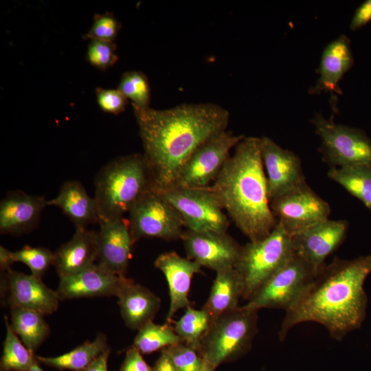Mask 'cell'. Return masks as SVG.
I'll use <instances>...</instances> for the list:
<instances>
[{
    "mask_svg": "<svg viewBox=\"0 0 371 371\" xmlns=\"http://www.w3.org/2000/svg\"><path fill=\"white\" fill-rule=\"evenodd\" d=\"M144 148L150 188L164 192L174 188L194 151L225 131L229 113L212 102L186 103L157 110L133 106Z\"/></svg>",
    "mask_w": 371,
    "mask_h": 371,
    "instance_id": "obj_1",
    "label": "cell"
},
{
    "mask_svg": "<svg viewBox=\"0 0 371 371\" xmlns=\"http://www.w3.org/2000/svg\"><path fill=\"white\" fill-rule=\"evenodd\" d=\"M371 272V254L352 260L337 257L325 265L297 302L286 311L279 331L283 341L295 326L322 324L341 341L363 323L368 305L363 284Z\"/></svg>",
    "mask_w": 371,
    "mask_h": 371,
    "instance_id": "obj_2",
    "label": "cell"
},
{
    "mask_svg": "<svg viewBox=\"0 0 371 371\" xmlns=\"http://www.w3.org/2000/svg\"><path fill=\"white\" fill-rule=\"evenodd\" d=\"M208 188L250 241L266 238L275 228L259 137H245Z\"/></svg>",
    "mask_w": 371,
    "mask_h": 371,
    "instance_id": "obj_3",
    "label": "cell"
},
{
    "mask_svg": "<svg viewBox=\"0 0 371 371\" xmlns=\"http://www.w3.org/2000/svg\"><path fill=\"white\" fill-rule=\"evenodd\" d=\"M95 186L99 223L122 218L150 189L143 154H131L109 162L98 174Z\"/></svg>",
    "mask_w": 371,
    "mask_h": 371,
    "instance_id": "obj_4",
    "label": "cell"
},
{
    "mask_svg": "<svg viewBox=\"0 0 371 371\" xmlns=\"http://www.w3.org/2000/svg\"><path fill=\"white\" fill-rule=\"evenodd\" d=\"M257 332L258 311L239 306L213 321L198 352L216 370L245 355Z\"/></svg>",
    "mask_w": 371,
    "mask_h": 371,
    "instance_id": "obj_5",
    "label": "cell"
},
{
    "mask_svg": "<svg viewBox=\"0 0 371 371\" xmlns=\"http://www.w3.org/2000/svg\"><path fill=\"white\" fill-rule=\"evenodd\" d=\"M294 254L291 236L278 223L266 238L242 246L234 267L243 280V297L249 300Z\"/></svg>",
    "mask_w": 371,
    "mask_h": 371,
    "instance_id": "obj_6",
    "label": "cell"
},
{
    "mask_svg": "<svg viewBox=\"0 0 371 371\" xmlns=\"http://www.w3.org/2000/svg\"><path fill=\"white\" fill-rule=\"evenodd\" d=\"M321 139L322 159L330 168L371 166V139L359 128L337 124L315 113L311 120Z\"/></svg>",
    "mask_w": 371,
    "mask_h": 371,
    "instance_id": "obj_7",
    "label": "cell"
},
{
    "mask_svg": "<svg viewBox=\"0 0 371 371\" xmlns=\"http://www.w3.org/2000/svg\"><path fill=\"white\" fill-rule=\"evenodd\" d=\"M316 276L313 268L294 254L243 306L257 311L263 308H280L286 311L297 302Z\"/></svg>",
    "mask_w": 371,
    "mask_h": 371,
    "instance_id": "obj_8",
    "label": "cell"
},
{
    "mask_svg": "<svg viewBox=\"0 0 371 371\" xmlns=\"http://www.w3.org/2000/svg\"><path fill=\"white\" fill-rule=\"evenodd\" d=\"M128 226L133 243L142 238L181 239L184 227L177 210L164 195L148 190L130 210Z\"/></svg>",
    "mask_w": 371,
    "mask_h": 371,
    "instance_id": "obj_9",
    "label": "cell"
},
{
    "mask_svg": "<svg viewBox=\"0 0 371 371\" xmlns=\"http://www.w3.org/2000/svg\"><path fill=\"white\" fill-rule=\"evenodd\" d=\"M161 193L179 213L187 229L227 232V216L208 187L175 188Z\"/></svg>",
    "mask_w": 371,
    "mask_h": 371,
    "instance_id": "obj_10",
    "label": "cell"
},
{
    "mask_svg": "<svg viewBox=\"0 0 371 371\" xmlns=\"http://www.w3.org/2000/svg\"><path fill=\"white\" fill-rule=\"evenodd\" d=\"M278 223L292 236L328 219L330 207L306 183L292 189L270 202Z\"/></svg>",
    "mask_w": 371,
    "mask_h": 371,
    "instance_id": "obj_11",
    "label": "cell"
},
{
    "mask_svg": "<svg viewBox=\"0 0 371 371\" xmlns=\"http://www.w3.org/2000/svg\"><path fill=\"white\" fill-rule=\"evenodd\" d=\"M244 137L226 130L205 142L186 161L173 188L210 186L229 158V151Z\"/></svg>",
    "mask_w": 371,
    "mask_h": 371,
    "instance_id": "obj_12",
    "label": "cell"
},
{
    "mask_svg": "<svg viewBox=\"0 0 371 371\" xmlns=\"http://www.w3.org/2000/svg\"><path fill=\"white\" fill-rule=\"evenodd\" d=\"M1 293L10 309L25 308L43 315L54 313L60 302L56 291L47 286L41 279L11 268L3 272Z\"/></svg>",
    "mask_w": 371,
    "mask_h": 371,
    "instance_id": "obj_13",
    "label": "cell"
},
{
    "mask_svg": "<svg viewBox=\"0 0 371 371\" xmlns=\"http://www.w3.org/2000/svg\"><path fill=\"white\" fill-rule=\"evenodd\" d=\"M181 240L187 258L215 271L234 267L242 248L227 232L187 229Z\"/></svg>",
    "mask_w": 371,
    "mask_h": 371,
    "instance_id": "obj_14",
    "label": "cell"
},
{
    "mask_svg": "<svg viewBox=\"0 0 371 371\" xmlns=\"http://www.w3.org/2000/svg\"><path fill=\"white\" fill-rule=\"evenodd\" d=\"M260 147L269 202L306 182L296 154L266 136L260 138Z\"/></svg>",
    "mask_w": 371,
    "mask_h": 371,
    "instance_id": "obj_15",
    "label": "cell"
},
{
    "mask_svg": "<svg viewBox=\"0 0 371 371\" xmlns=\"http://www.w3.org/2000/svg\"><path fill=\"white\" fill-rule=\"evenodd\" d=\"M348 223L346 220H326L291 236L295 254L303 258L316 274L326 265V258L346 238Z\"/></svg>",
    "mask_w": 371,
    "mask_h": 371,
    "instance_id": "obj_16",
    "label": "cell"
},
{
    "mask_svg": "<svg viewBox=\"0 0 371 371\" xmlns=\"http://www.w3.org/2000/svg\"><path fill=\"white\" fill-rule=\"evenodd\" d=\"M99 224L96 264L114 274L126 277L132 247L135 244L128 219L122 217L102 221Z\"/></svg>",
    "mask_w": 371,
    "mask_h": 371,
    "instance_id": "obj_17",
    "label": "cell"
},
{
    "mask_svg": "<svg viewBox=\"0 0 371 371\" xmlns=\"http://www.w3.org/2000/svg\"><path fill=\"white\" fill-rule=\"evenodd\" d=\"M130 280L95 264L77 273L60 278L56 292L60 301L83 297H117Z\"/></svg>",
    "mask_w": 371,
    "mask_h": 371,
    "instance_id": "obj_18",
    "label": "cell"
},
{
    "mask_svg": "<svg viewBox=\"0 0 371 371\" xmlns=\"http://www.w3.org/2000/svg\"><path fill=\"white\" fill-rule=\"evenodd\" d=\"M155 267L165 276L168 284L170 306L166 321L170 324L175 314L190 306L189 292L193 276L200 272L201 265L188 258H183L174 251L159 255Z\"/></svg>",
    "mask_w": 371,
    "mask_h": 371,
    "instance_id": "obj_19",
    "label": "cell"
},
{
    "mask_svg": "<svg viewBox=\"0 0 371 371\" xmlns=\"http://www.w3.org/2000/svg\"><path fill=\"white\" fill-rule=\"evenodd\" d=\"M46 206L43 196L22 191L9 192L0 203L1 233L15 235L30 232L36 227Z\"/></svg>",
    "mask_w": 371,
    "mask_h": 371,
    "instance_id": "obj_20",
    "label": "cell"
},
{
    "mask_svg": "<svg viewBox=\"0 0 371 371\" xmlns=\"http://www.w3.org/2000/svg\"><path fill=\"white\" fill-rule=\"evenodd\" d=\"M353 63L350 39L341 34L325 47L318 68L319 78L309 92L311 94L330 93L332 97L341 94L339 82Z\"/></svg>",
    "mask_w": 371,
    "mask_h": 371,
    "instance_id": "obj_21",
    "label": "cell"
},
{
    "mask_svg": "<svg viewBox=\"0 0 371 371\" xmlns=\"http://www.w3.org/2000/svg\"><path fill=\"white\" fill-rule=\"evenodd\" d=\"M54 253L60 278L90 268L98 259V232L76 227L72 238Z\"/></svg>",
    "mask_w": 371,
    "mask_h": 371,
    "instance_id": "obj_22",
    "label": "cell"
},
{
    "mask_svg": "<svg viewBox=\"0 0 371 371\" xmlns=\"http://www.w3.org/2000/svg\"><path fill=\"white\" fill-rule=\"evenodd\" d=\"M117 297L122 317L126 326L132 330H139L153 321L160 308L159 297L132 279L123 286Z\"/></svg>",
    "mask_w": 371,
    "mask_h": 371,
    "instance_id": "obj_23",
    "label": "cell"
},
{
    "mask_svg": "<svg viewBox=\"0 0 371 371\" xmlns=\"http://www.w3.org/2000/svg\"><path fill=\"white\" fill-rule=\"evenodd\" d=\"M47 205L61 209L76 228H87L89 224L99 223L95 200L89 196L82 183L78 181L65 182L58 195L47 201Z\"/></svg>",
    "mask_w": 371,
    "mask_h": 371,
    "instance_id": "obj_24",
    "label": "cell"
},
{
    "mask_svg": "<svg viewBox=\"0 0 371 371\" xmlns=\"http://www.w3.org/2000/svg\"><path fill=\"white\" fill-rule=\"evenodd\" d=\"M216 272L209 297L203 306L213 321L238 308L244 291L243 278L234 267Z\"/></svg>",
    "mask_w": 371,
    "mask_h": 371,
    "instance_id": "obj_25",
    "label": "cell"
},
{
    "mask_svg": "<svg viewBox=\"0 0 371 371\" xmlns=\"http://www.w3.org/2000/svg\"><path fill=\"white\" fill-rule=\"evenodd\" d=\"M108 348L106 336L99 333L93 341H87L67 353L56 357L36 356V359L39 363L58 370L82 371Z\"/></svg>",
    "mask_w": 371,
    "mask_h": 371,
    "instance_id": "obj_26",
    "label": "cell"
},
{
    "mask_svg": "<svg viewBox=\"0 0 371 371\" xmlns=\"http://www.w3.org/2000/svg\"><path fill=\"white\" fill-rule=\"evenodd\" d=\"M44 315L25 308L11 309L10 326L24 345L34 352L46 339L50 328Z\"/></svg>",
    "mask_w": 371,
    "mask_h": 371,
    "instance_id": "obj_27",
    "label": "cell"
},
{
    "mask_svg": "<svg viewBox=\"0 0 371 371\" xmlns=\"http://www.w3.org/2000/svg\"><path fill=\"white\" fill-rule=\"evenodd\" d=\"M328 177L359 199L371 212V166L330 168Z\"/></svg>",
    "mask_w": 371,
    "mask_h": 371,
    "instance_id": "obj_28",
    "label": "cell"
},
{
    "mask_svg": "<svg viewBox=\"0 0 371 371\" xmlns=\"http://www.w3.org/2000/svg\"><path fill=\"white\" fill-rule=\"evenodd\" d=\"M212 322V317L205 309H194L190 305L174 322L173 327L183 344L198 351Z\"/></svg>",
    "mask_w": 371,
    "mask_h": 371,
    "instance_id": "obj_29",
    "label": "cell"
},
{
    "mask_svg": "<svg viewBox=\"0 0 371 371\" xmlns=\"http://www.w3.org/2000/svg\"><path fill=\"white\" fill-rule=\"evenodd\" d=\"M133 346L142 354H150L168 347L183 343L169 323L157 324L150 321L139 330Z\"/></svg>",
    "mask_w": 371,
    "mask_h": 371,
    "instance_id": "obj_30",
    "label": "cell"
},
{
    "mask_svg": "<svg viewBox=\"0 0 371 371\" xmlns=\"http://www.w3.org/2000/svg\"><path fill=\"white\" fill-rule=\"evenodd\" d=\"M6 335L3 345V352L0 361L1 370L28 371L35 363H39L36 356L31 352L13 331L4 316Z\"/></svg>",
    "mask_w": 371,
    "mask_h": 371,
    "instance_id": "obj_31",
    "label": "cell"
},
{
    "mask_svg": "<svg viewBox=\"0 0 371 371\" xmlns=\"http://www.w3.org/2000/svg\"><path fill=\"white\" fill-rule=\"evenodd\" d=\"M117 89L131 100L132 106L142 109L150 107V87L148 78L143 72H124L121 76Z\"/></svg>",
    "mask_w": 371,
    "mask_h": 371,
    "instance_id": "obj_32",
    "label": "cell"
},
{
    "mask_svg": "<svg viewBox=\"0 0 371 371\" xmlns=\"http://www.w3.org/2000/svg\"><path fill=\"white\" fill-rule=\"evenodd\" d=\"M12 260L26 265L31 274L41 279L43 276L54 264V253L43 247L25 245L21 249L12 252Z\"/></svg>",
    "mask_w": 371,
    "mask_h": 371,
    "instance_id": "obj_33",
    "label": "cell"
},
{
    "mask_svg": "<svg viewBox=\"0 0 371 371\" xmlns=\"http://www.w3.org/2000/svg\"><path fill=\"white\" fill-rule=\"evenodd\" d=\"M177 371H201L205 362L198 351L180 343L164 348Z\"/></svg>",
    "mask_w": 371,
    "mask_h": 371,
    "instance_id": "obj_34",
    "label": "cell"
},
{
    "mask_svg": "<svg viewBox=\"0 0 371 371\" xmlns=\"http://www.w3.org/2000/svg\"><path fill=\"white\" fill-rule=\"evenodd\" d=\"M120 28L121 24L113 13L95 14L91 28L82 38L115 43Z\"/></svg>",
    "mask_w": 371,
    "mask_h": 371,
    "instance_id": "obj_35",
    "label": "cell"
},
{
    "mask_svg": "<svg viewBox=\"0 0 371 371\" xmlns=\"http://www.w3.org/2000/svg\"><path fill=\"white\" fill-rule=\"evenodd\" d=\"M86 58L94 67L105 71L118 60L116 45L113 42L92 40L88 44Z\"/></svg>",
    "mask_w": 371,
    "mask_h": 371,
    "instance_id": "obj_36",
    "label": "cell"
},
{
    "mask_svg": "<svg viewBox=\"0 0 371 371\" xmlns=\"http://www.w3.org/2000/svg\"><path fill=\"white\" fill-rule=\"evenodd\" d=\"M95 93L98 104L103 111L118 115L126 109L128 99L117 89L97 87Z\"/></svg>",
    "mask_w": 371,
    "mask_h": 371,
    "instance_id": "obj_37",
    "label": "cell"
},
{
    "mask_svg": "<svg viewBox=\"0 0 371 371\" xmlns=\"http://www.w3.org/2000/svg\"><path fill=\"white\" fill-rule=\"evenodd\" d=\"M142 355L136 348L131 346L126 352L119 371H153Z\"/></svg>",
    "mask_w": 371,
    "mask_h": 371,
    "instance_id": "obj_38",
    "label": "cell"
},
{
    "mask_svg": "<svg viewBox=\"0 0 371 371\" xmlns=\"http://www.w3.org/2000/svg\"><path fill=\"white\" fill-rule=\"evenodd\" d=\"M371 21V0L362 3L355 10L351 19L350 29L357 30Z\"/></svg>",
    "mask_w": 371,
    "mask_h": 371,
    "instance_id": "obj_39",
    "label": "cell"
},
{
    "mask_svg": "<svg viewBox=\"0 0 371 371\" xmlns=\"http://www.w3.org/2000/svg\"><path fill=\"white\" fill-rule=\"evenodd\" d=\"M111 349L108 348L82 371H108V359Z\"/></svg>",
    "mask_w": 371,
    "mask_h": 371,
    "instance_id": "obj_40",
    "label": "cell"
},
{
    "mask_svg": "<svg viewBox=\"0 0 371 371\" xmlns=\"http://www.w3.org/2000/svg\"><path fill=\"white\" fill-rule=\"evenodd\" d=\"M153 371H177L166 352L163 349L153 367Z\"/></svg>",
    "mask_w": 371,
    "mask_h": 371,
    "instance_id": "obj_41",
    "label": "cell"
},
{
    "mask_svg": "<svg viewBox=\"0 0 371 371\" xmlns=\"http://www.w3.org/2000/svg\"><path fill=\"white\" fill-rule=\"evenodd\" d=\"M12 252L3 246L0 247V267L3 272L10 269V266L14 263L12 258Z\"/></svg>",
    "mask_w": 371,
    "mask_h": 371,
    "instance_id": "obj_42",
    "label": "cell"
},
{
    "mask_svg": "<svg viewBox=\"0 0 371 371\" xmlns=\"http://www.w3.org/2000/svg\"><path fill=\"white\" fill-rule=\"evenodd\" d=\"M3 371V370H1ZM28 371H44L39 366V363H35Z\"/></svg>",
    "mask_w": 371,
    "mask_h": 371,
    "instance_id": "obj_43",
    "label": "cell"
},
{
    "mask_svg": "<svg viewBox=\"0 0 371 371\" xmlns=\"http://www.w3.org/2000/svg\"><path fill=\"white\" fill-rule=\"evenodd\" d=\"M201 371H215V369L205 363Z\"/></svg>",
    "mask_w": 371,
    "mask_h": 371,
    "instance_id": "obj_44",
    "label": "cell"
}]
</instances>
